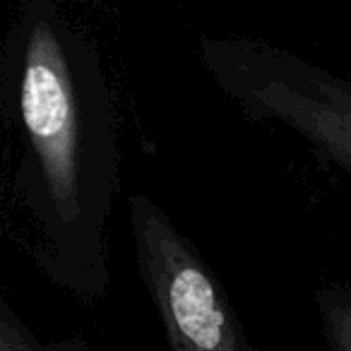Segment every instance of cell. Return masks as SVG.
I'll return each instance as SVG.
<instances>
[{"mask_svg":"<svg viewBox=\"0 0 351 351\" xmlns=\"http://www.w3.org/2000/svg\"><path fill=\"white\" fill-rule=\"evenodd\" d=\"M132 234L171 351H248L205 263L147 197H132Z\"/></svg>","mask_w":351,"mask_h":351,"instance_id":"6da1fadb","label":"cell"},{"mask_svg":"<svg viewBox=\"0 0 351 351\" xmlns=\"http://www.w3.org/2000/svg\"><path fill=\"white\" fill-rule=\"evenodd\" d=\"M22 116L49 176L51 193L70 212L77 191L75 101L63 53L49 29H36L32 36L22 80Z\"/></svg>","mask_w":351,"mask_h":351,"instance_id":"7a4b0ae2","label":"cell"},{"mask_svg":"<svg viewBox=\"0 0 351 351\" xmlns=\"http://www.w3.org/2000/svg\"><path fill=\"white\" fill-rule=\"evenodd\" d=\"M245 99L351 169V89L301 68H269L245 84Z\"/></svg>","mask_w":351,"mask_h":351,"instance_id":"3957f363","label":"cell"},{"mask_svg":"<svg viewBox=\"0 0 351 351\" xmlns=\"http://www.w3.org/2000/svg\"><path fill=\"white\" fill-rule=\"evenodd\" d=\"M327 339L335 351H351V296L330 298L322 306Z\"/></svg>","mask_w":351,"mask_h":351,"instance_id":"277c9868","label":"cell"},{"mask_svg":"<svg viewBox=\"0 0 351 351\" xmlns=\"http://www.w3.org/2000/svg\"><path fill=\"white\" fill-rule=\"evenodd\" d=\"M0 351H29V349H27V344L10 327L0 322Z\"/></svg>","mask_w":351,"mask_h":351,"instance_id":"5b68a950","label":"cell"}]
</instances>
